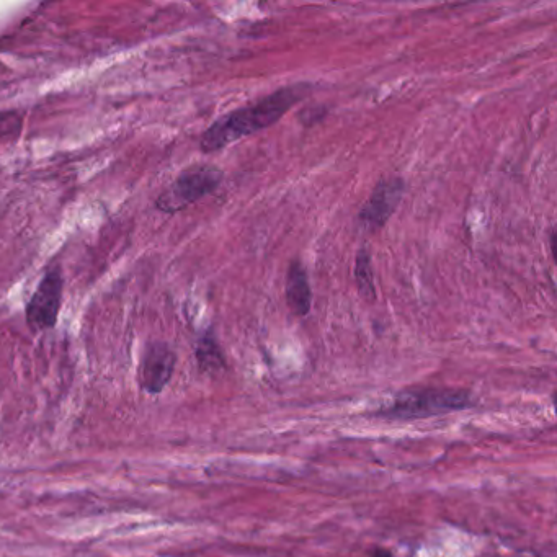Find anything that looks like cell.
Listing matches in <instances>:
<instances>
[{"label": "cell", "instance_id": "1", "mask_svg": "<svg viewBox=\"0 0 557 557\" xmlns=\"http://www.w3.org/2000/svg\"><path fill=\"white\" fill-rule=\"evenodd\" d=\"M311 89L308 82L286 85L252 105L221 116L201 136V151L206 154L221 151L239 139L267 130L290 112L296 103L303 102L311 94Z\"/></svg>", "mask_w": 557, "mask_h": 557}, {"label": "cell", "instance_id": "2", "mask_svg": "<svg viewBox=\"0 0 557 557\" xmlns=\"http://www.w3.org/2000/svg\"><path fill=\"white\" fill-rule=\"evenodd\" d=\"M473 406V397L463 389L414 388L396 394L393 401L376 410L375 415L379 419L406 422L451 414Z\"/></svg>", "mask_w": 557, "mask_h": 557}, {"label": "cell", "instance_id": "3", "mask_svg": "<svg viewBox=\"0 0 557 557\" xmlns=\"http://www.w3.org/2000/svg\"><path fill=\"white\" fill-rule=\"evenodd\" d=\"M223 179V170L214 165L188 167L159 195L156 201L157 210L167 214L187 210L188 206L195 205L197 201L216 192Z\"/></svg>", "mask_w": 557, "mask_h": 557}, {"label": "cell", "instance_id": "4", "mask_svg": "<svg viewBox=\"0 0 557 557\" xmlns=\"http://www.w3.org/2000/svg\"><path fill=\"white\" fill-rule=\"evenodd\" d=\"M64 278L56 263L46 268L27 304V322L35 332H45L58 324L59 311L63 306Z\"/></svg>", "mask_w": 557, "mask_h": 557}, {"label": "cell", "instance_id": "5", "mask_svg": "<svg viewBox=\"0 0 557 557\" xmlns=\"http://www.w3.org/2000/svg\"><path fill=\"white\" fill-rule=\"evenodd\" d=\"M177 355L165 342H151L146 345L141 365H139V384L143 391L152 396L161 394L174 376Z\"/></svg>", "mask_w": 557, "mask_h": 557}, {"label": "cell", "instance_id": "6", "mask_svg": "<svg viewBox=\"0 0 557 557\" xmlns=\"http://www.w3.org/2000/svg\"><path fill=\"white\" fill-rule=\"evenodd\" d=\"M406 192V183L399 177L381 180L371 193L370 200L360 211V223L370 231H378L388 223Z\"/></svg>", "mask_w": 557, "mask_h": 557}, {"label": "cell", "instance_id": "7", "mask_svg": "<svg viewBox=\"0 0 557 557\" xmlns=\"http://www.w3.org/2000/svg\"><path fill=\"white\" fill-rule=\"evenodd\" d=\"M286 303L298 317L308 316L311 311L312 291L308 273L299 260H293L286 275Z\"/></svg>", "mask_w": 557, "mask_h": 557}, {"label": "cell", "instance_id": "8", "mask_svg": "<svg viewBox=\"0 0 557 557\" xmlns=\"http://www.w3.org/2000/svg\"><path fill=\"white\" fill-rule=\"evenodd\" d=\"M197 360L201 371H219L224 368V357L213 332L201 335L197 344Z\"/></svg>", "mask_w": 557, "mask_h": 557}, {"label": "cell", "instance_id": "9", "mask_svg": "<svg viewBox=\"0 0 557 557\" xmlns=\"http://www.w3.org/2000/svg\"><path fill=\"white\" fill-rule=\"evenodd\" d=\"M355 281H357L358 293H360L361 298L368 301V303L376 301L370 252L365 247L358 250L357 263H355Z\"/></svg>", "mask_w": 557, "mask_h": 557}, {"label": "cell", "instance_id": "10", "mask_svg": "<svg viewBox=\"0 0 557 557\" xmlns=\"http://www.w3.org/2000/svg\"><path fill=\"white\" fill-rule=\"evenodd\" d=\"M23 128V116L15 110H0V141L15 138Z\"/></svg>", "mask_w": 557, "mask_h": 557}, {"label": "cell", "instance_id": "11", "mask_svg": "<svg viewBox=\"0 0 557 557\" xmlns=\"http://www.w3.org/2000/svg\"><path fill=\"white\" fill-rule=\"evenodd\" d=\"M371 557H393V554H391V551H388V549L378 548L373 551Z\"/></svg>", "mask_w": 557, "mask_h": 557}]
</instances>
